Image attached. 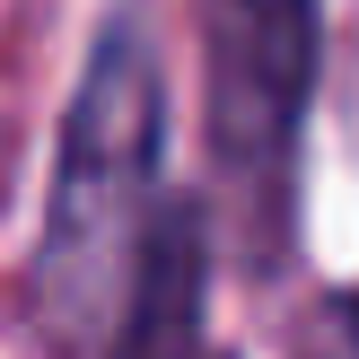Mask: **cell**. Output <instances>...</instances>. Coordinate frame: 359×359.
Returning a JSON list of instances; mask_svg holds the SVG:
<instances>
[{
	"label": "cell",
	"instance_id": "obj_1",
	"mask_svg": "<svg viewBox=\"0 0 359 359\" xmlns=\"http://www.w3.org/2000/svg\"><path fill=\"white\" fill-rule=\"evenodd\" d=\"M158 140H167V79L158 53L132 18L97 35L79 70V97L62 114V158H53V202L44 245H35V290L70 333L114 342V280L132 272L149 237V184H158Z\"/></svg>",
	"mask_w": 359,
	"mask_h": 359
},
{
	"label": "cell",
	"instance_id": "obj_2",
	"mask_svg": "<svg viewBox=\"0 0 359 359\" xmlns=\"http://www.w3.org/2000/svg\"><path fill=\"white\" fill-rule=\"evenodd\" d=\"M210 158L255 219L290 202L298 123L316 97V0H202Z\"/></svg>",
	"mask_w": 359,
	"mask_h": 359
},
{
	"label": "cell",
	"instance_id": "obj_3",
	"mask_svg": "<svg viewBox=\"0 0 359 359\" xmlns=\"http://www.w3.org/2000/svg\"><path fill=\"white\" fill-rule=\"evenodd\" d=\"M202 290H210V219L202 202H158L149 237L132 255V290H123V351H193L202 342Z\"/></svg>",
	"mask_w": 359,
	"mask_h": 359
}]
</instances>
